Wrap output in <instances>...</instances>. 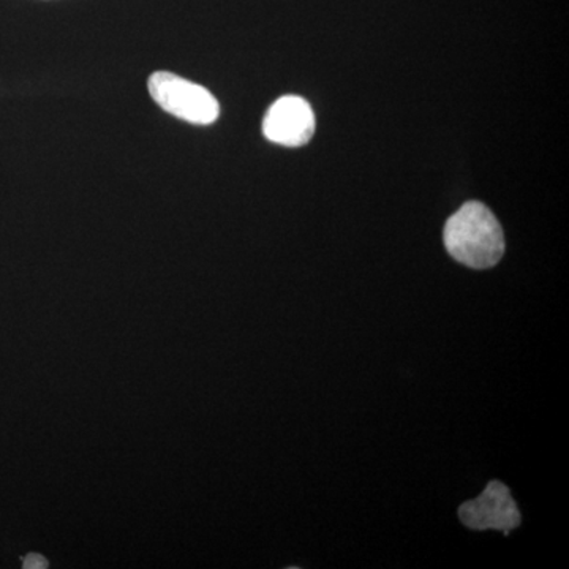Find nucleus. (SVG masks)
<instances>
[{
  "label": "nucleus",
  "mask_w": 569,
  "mask_h": 569,
  "mask_svg": "<svg viewBox=\"0 0 569 569\" xmlns=\"http://www.w3.org/2000/svg\"><path fill=\"white\" fill-rule=\"evenodd\" d=\"M445 247L459 263L489 269L505 253L503 230L492 211L478 201L463 204L445 224Z\"/></svg>",
  "instance_id": "f257e3e1"
},
{
  "label": "nucleus",
  "mask_w": 569,
  "mask_h": 569,
  "mask_svg": "<svg viewBox=\"0 0 569 569\" xmlns=\"http://www.w3.org/2000/svg\"><path fill=\"white\" fill-rule=\"evenodd\" d=\"M153 102L174 118L194 126H211L219 119L220 104L203 86L170 73L156 71L149 77Z\"/></svg>",
  "instance_id": "f03ea898"
},
{
  "label": "nucleus",
  "mask_w": 569,
  "mask_h": 569,
  "mask_svg": "<svg viewBox=\"0 0 569 569\" xmlns=\"http://www.w3.org/2000/svg\"><path fill=\"white\" fill-rule=\"evenodd\" d=\"M459 518L471 530H500L505 535L518 529L522 518L511 492L503 482H489L488 488L475 500L459 508Z\"/></svg>",
  "instance_id": "7ed1b4c3"
},
{
  "label": "nucleus",
  "mask_w": 569,
  "mask_h": 569,
  "mask_svg": "<svg viewBox=\"0 0 569 569\" xmlns=\"http://www.w3.org/2000/svg\"><path fill=\"white\" fill-rule=\"evenodd\" d=\"M263 133L266 140L287 148L307 144L316 133L312 107L302 97H282L266 112Z\"/></svg>",
  "instance_id": "20e7f679"
},
{
  "label": "nucleus",
  "mask_w": 569,
  "mask_h": 569,
  "mask_svg": "<svg viewBox=\"0 0 569 569\" xmlns=\"http://www.w3.org/2000/svg\"><path fill=\"white\" fill-rule=\"evenodd\" d=\"M22 568L24 569H44L48 568V560L40 553H29L22 560Z\"/></svg>",
  "instance_id": "39448f33"
}]
</instances>
